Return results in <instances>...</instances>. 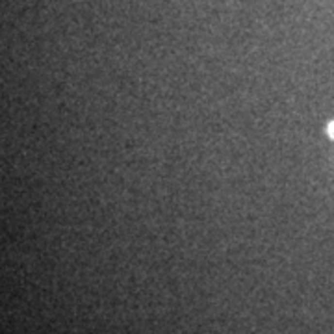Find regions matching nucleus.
Segmentation results:
<instances>
[{"label": "nucleus", "mask_w": 334, "mask_h": 334, "mask_svg": "<svg viewBox=\"0 0 334 334\" xmlns=\"http://www.w3.org/2000/svg\"><path fill=\"white\" fill-rule=\"evenodd\" d=\"M327 136L334 139V121H329V125H327Z\"/></svg>", "instance_id": "nucleus-1"}]
</instances>
